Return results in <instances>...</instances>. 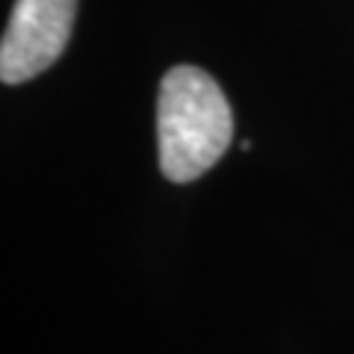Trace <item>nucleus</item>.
<instances>
[{"label": "nucleus", "mask_w": 354, "mask_h": 354, "mask_svg": "<svg viewBox=\"0 0 354 354\" xmlns=\"http://www.w3.org/2000/svg\"><path fill=\"white\" fill-rule=\"evenodd\" d=\"M160 169L174 183H189L221 160L234 139V113L221 86L195 65L165 71L157 104Z\"/></svg>", "instance_id": "nucleus-1"}, {"label": "nucleus", "mask_w": 354, "mask_h": 354, "mask_svg": "<svg viewBox=\"0 0 354 354\" xmlns=\"http://www.w3.org/2000/svg\"><path fill=\"white\" fill-rule=\"evenodd\" d=\"M77 0H18L0 44V80L15 86L48 71L71 39Z\"/></svg>", "instance_id": "nucleus-2"}]
</instances>
